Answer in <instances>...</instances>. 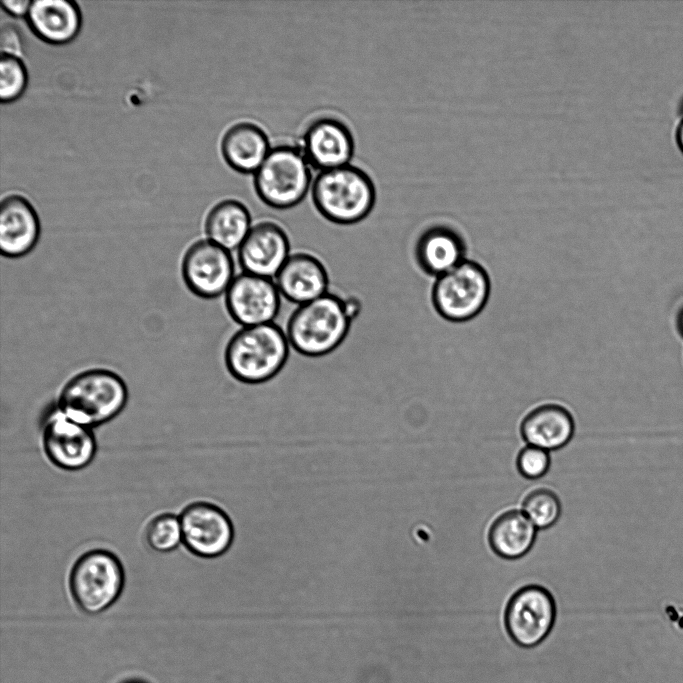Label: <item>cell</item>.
Wrapping results in <instances>:
<instances>
[{
  "instance_id": "cell-2",
  "label": "cell",
  "mask_w": 683,
  "mask_h": 683,
  "mask_svg": "<svg viewBox=\"0 0 683 683\" xmlns=\"http://www.w3.org/2000/svg\"><path fill=\"white\" fill-rule=\"evenodd\" d=\"M290 347L286 332L274 322L242 327L229 339L224 361L236 380L261 384L282 370Z\"/></svg>"
},
{
  "instance_id": "cell-9",
  "label": "cell",
  "mask_w": 683,
  "mask_h": 683,
  "mask_svg": "<svg viewBox=\"0 0 683 683\" xmlns=\"http://www.w3.org/2000/svg\"><path fill=\"white\" fill-rule=\"evenodd\" d=\"M234 271L230 251L208 239L193 243L186 250L181 264L186 287L205 299L225 294L236 276Z\"/></svg>"
},
{
  "instance_id": "cell-31",
  "label": "cell",
  "mask_w": 683,
  "mask_h": 683,
  "mask_svg": "<svg viewBox=\"0 0 683 683\" xmlns=\"http://www.w3.org/2000/svg\"><path fill=\"white\" fill-rule=\"evenodd\" d=\"M121 683H148V682L143 680V679H140V678H129V679L122 681Z\"/></svg>"
},
{
  "instance_id": "cell-5",
  "label": "cell",
  "mask_w": 683,
  "mask_h": 683,
  "mask_svg": "<svg viewBox=\"0 0 683 683\" xmlns=\"http://www.w3.org/2000/svg\"><path fill=\"white\" fill-rule=\"evenodd\" d=\"M310 168L300 146L278 144L271 147L254 173L253 184L257 196L274 209L284 210L296 206L310 189Z\"/></svg>"
},
{
  "instance_id": "cell-4",
  "label": "cell",
  "mask_w": 683,
  "mask_h": 683,
  "mask_svg": "<svg viewBox=\"0 0 683 683\" xmlns=\"http://www.w3.org/2000/svg\"><path fill=\"white\" fill-rule=\"evenodd\" d=\"M312 201L328 221L351 225L365 219L376 201L371 177L360 167L347 164L319 172L312 182Z\"/></svg>"
},
{
  "instance_id": "cell-22",
  "label": "cell",
  "mask_w": 683,
  "mask_h": 683,
  "mask_svg": "<svg viewBox=\"0 0 683 683\" xmlns=\"http://www.w3.org/2000/svg\"><path fill=\"white\" fill-rule=\"evenodd\" d=\"M537 529L522 511L501 514L491 525L488 540L492 550L506 559L525 555L532 547Z\"/></svg>"
},
{
  "instance_id": "cell-7",
  "label": "cell",
  "mask_w": 683,
  "mask_h": 683,
  "mask_svg": "<svg viewBox=\"0 0 683 683\" xmlns=\"http://www.w3.org/2000/svg\"><path fill=\"white\" fill-rule=\"evenodd\" d=\"M490 294V280L478 263L464 260L437 277L432 289L436 311L445 319L463 322L481 312Z\"/></svg>"
},
{
  "instance_id": "cell-18",
  "label": "cell",
  "mask_w": 683,
  "mask_h": 683,
  "mask_svg": "<svg viewBox=\"0 0 683 683\" xmlns=\"http://www.w3.org/2000/svg\"><path fill=\"white\" fill-rule=\"evenodd\" d=\"M220 149L230 168L242 174H254L271 147L266 132L259 125L243 121L226 130Z\"/></svg>"
},
{
  "instance_id": "cell-21",
  "label": "cell",
  "mask_w": 683,
  "mask_h": 683,
  "mask_svg": "<svg viewBox=\"0 0 683 683\" xmlns=\"http://www.w3.org/2000/svg\"><path fill=\"white\" fill-rule=\"evenodd\" d=\"M248 208L240 201L226 199L208 212L204 229L207 239L228 250H238L252 228Z\"/></svg>"
},
{
  "instance_id": "cell-12",
  "label": "cell",
  "mask_w": 683,
  "mask_h": 683,
  "mask_svg": "<svg viewBox=\"0 0 683 683\" xmlns=\"http://www.w3.org/2000/svg\"><path fill=\"white\" fill-rule=\"evenodd\" d=\"M281 297L272 278L242 272L227 289L225 306L231 318L242 327L256 326L274 321Z\"/></svg>"
},
{
  "instance_id": "cell-20",
  "label": "cell",
  "mask_w": 683,
  "mask_h": 683,
  "mask_svg": "<svg viewBox=\"0 0 683 683\" xmlns=\"http://www.w3.org/2000/svg\"><path fill=\"white\" fill-rule=\"evenodd\" d=\"M464 253L462 238L443 226L427 229L415 246V258L420 268L437 277L464 261Z\"/></svg>"
},
{
  "instance_id": "cell-8",
  "label": "cell",
  "mask_w": 683,
  "mask_h": 683,
  "mask_svg": "<svg viewBox=\"0 0 683 683\" xmlns=\"http://www.w3.org/2000/svg\"><path fill=\"white\" fill-rule=\"evenodd\" d=\"M555 619L554 598L539 585L519 589L508 601L504 612L506 632L522 648L541 644L550 634Z\"/></svg>"
},
{
  "instance_id": "cell-13",
  "label": "cell",
  "mask_w": 683,
  "mask_h": 683,
  "mask_svg": "<svg viewBox=\"0 0 683 683\" xmlns=\"http://www.w3.org/2000/svg\"><path fill=\"white\" fill-rule=\"evenodd\" d=\"M300 148L309 165L321 172L349 164L355 143L351 130L343 121L322 116L308 124Z\"/></svg>"
},
{
  "instance_id": "cell-10",
  "label": "cell",
  "mask_w": 683,
  "mask_h": 683,
  "mask_svg": "<svg viewBox=\"0 0 683 683\" xmlns=\"http://www.w3.org/2000/svg\"><path fill=\"white\" fill-rule=\"evenodd\" d=\"M42 445L49 461L67 471L87 467L97 453L93 430L69 419L57 408L44 421Z\"/></svg>"
},
{
  "instance_id": "cell-1",
  "label": "cell",
  "mask_w": 683,
  "mask_h": 683,
  "mask_svg": "<svg viewBox=\"0 0 683 683\" xmlns=\"http://www.w3.org/2000/svg\"><path fill=\"white\" fill-rule=\"evenodd\" d=\"M124 380L107 369H89L72 377L60 391L56 408L69 419L89 428L117 417L128 401Z\"/></svg>"
},
{
  "instance_id": "cell-6",
  "label": "cell",
  "mask_w": 683,
  "mask_h": 683,
  "mask_svg": "<svg viewBox=\"0 0 683 683\" xmlns=\"http://www.w3.org/2000/svg\"><path fill=\"white\" fill-rule=\"evenodd\" d=\"M124 584L120 559L105 549H93L78 557L68 579L74 603L88 615L100 614L114 605Z\"/></svg>"
},
{
  "instance_id": "cell-11",
  "label": "cell",
  "mask_w": 683,
  "mask_h": 683,
  "mask_svg": "<svg viewBox=\"0 0 683 683\" xmlns=\"http://www.w3.org/2000/svg\"><path fill=\"white\" fill-rule=\"evenodd\" d=\"M182 543L201 558H216L226 553L234 539V528L229 516L217 505L194 502L186 506L180 516Z\"/></svg>"
},
{
  "instance_id": "cell-17",
  "label": "cell",
  "mask_w": 683,
  "mask_h": 683,
  "mask_svg": "<svg viewBox=\"0 0 683 683\" xmlns=\"http://www.w3.org/2000/svg\"><path fill=\"white\" fill-rule=\"evenodd\" d=\"M26 20L39 39L53 45L71 42L82 25L79 6L70 0H34Z\"/></svg>"
},
{
  "instance_id": "cell-14",
  "label": "cell",
  "mask_w": 683,
  "mask_h": 683,
  "mask_svg": "<svg viewBox=\"0 0 683 683\" xmlns=\"http://www.w3.org/2000/svg\"><path fill=\"white\" fill-rule=\"evenodd\" d=\"M286 231L273 221L253 225L238 249L242 272L274 278L290 256Z\"/></svg>"
},
{
  "instance_id": "cell-32",
  "label": "cell",
  "mask_w": 683,
  "mask_h": 683,
  "mask_svg": "<svg viewBox=\"0 0 683 683\" xmlns=\"http://www.w3.org/2000/svg\"><path fill=\"white\" fill-rule=\"evenodd\" d=\"M679 112H680L681 117H683V100H682V102H681V104H680Z\"/></svg>"
},
{
  "instance_id": "cell-15",
  "label": "cell",
  "mask_w": 683,
  "mask_h": 683,
  "mask_svg": "<svg viewBox=\"0 0 683 683\" xmlns=\"http://www.w3.org/2000/svg\"><path fill=\"white\" fill-rule=\"evenodd\" d=\"M40 221L33 205L23 196L12 194L0 204V250L4 257L29 254L40 237Z\"/></svg>"
},
{
  "instance_id": "cell-24",
  "label": "cell",
  "mask_w": 683,
  "mask_h": 683,
  "mask_svg": "<svg viewBox=\"0 0 683 683\" xmlns=\"http://www.w3.org/2000/svg\"><path fill=\"white\" fill-rule=\"evenodd\" d=\"M146 541L158 553H169L182 543L180 518L170 513L156 516L146 529Z\"/></svg>"
},
{
  "instance_id": "cell-29",
  "label": "cell",
  "mask_w": 683,
  "mask_h": 683,
  "mask_svg": "<svg viewBox=\"0 0 683 683\" xmlns=\"http://www.w3.org/2000/svg\"><path fill=\"white\" fill-rule=\"evenodd\" d=\"M675 140H676V143H677L679 149L683 153V117H681V119L677 125L676 131H675Z\"/></svg>"
},
{
  "instance_id": "cell-25",
  "label": "cell",
  "mask_w": 683,
  "mask_h": 683,
  "mask_svg": "<svg viewBox=\"0 0 683 683\" xmlns=\"http://www.w3.org/2000/svg\"><path fill=\"white\" fill-rule=\"evenodd\" d=\"M28 74L21 58L1 54L0 59V100L10 103L18 99L26 89Z\"/></svg>"
},
{
  "instance_id": "cell-23",
  "label": "cell",
  "mask_w": 683,
  "mask_h": 683,
  "mask_svg": "<svg viewBox=\"0 0 683 683\" xmlns=\"http://www.w3.org/2000/svg\"><path fill=\"white\" fill-rule=\"evenodd\" d=\"M524 514L536 528L545 529L553 525L561 514V503L557 495L545 488L530 492L522 504Z\"/></svg>"
},
{
  "instance_id": "cell-30",
  "label": "cell",
  "mask_w": 683,
  "mask_h": 683,
  "mask_svg": "<svg viewBox=\"0 0 683 683\" xmlns=\"http://www.w3.org/2000/svg\"><path fill=\"white\" fill-rule=\"evenodd\" d=\"M677 329L680 332V334L683 336V308L680 309V311L677 315Z\"/></svg>"
},
{
  "instance_id": "cell-26",
  "label": "cell",
  "mask_w": 683,
  "mask_h": 683,
  "mask_svg": "<svg viewBox=\"0 0 683 683\" xmlns=\"http://www.w3.org/2000/svg\"><path fill=\"white\" fill-rule=\"evenodd\" d=\"M550 456L548 451L528 445L517 457V468L521 475L528 479L542 477L549 469Z\"/></svg>"
},
{
  "instance_id": "cell-27",
  "label": "cell",
  "mask_w": 683,
  "mask_h": 683,
  "mask_svg": "<svg viewBox=\"0 0 683 683\" xmlns=\"http://www.w3.org/2000/svg\"><path fill=\"white\" fill-rule=\"evenodd\" d=\"M1 54H9L21 57L23 54V41L19 29L12 23H5L0 33Z\"/></svg>"
},
{
  "instance_id": "cell-3",
  "label": "cell",
  "mask_w": 683,
  "mask_h": 683,
  "mask_svg": "<svg viewBox=\"0 0 683 683\" xmlns=\"http://www.w3.org/2000/svg\"><path fill=\"white\" fill-rule=\"evenodd\" d=\"M352 318L345 299L333 293L297 306L287 322L290 346L307 357L333 352L346 338Z\"/></svg>"
},
{
  "instance_id": "cell-19",
  "label": "cell",
  "mask_w": 683,
  "mask_h": 683,
  "mask_svg": "<svg viewBox=\"0 0 683 683\" xmlns=\"http://www.w3.org/2000/svg\"><path fill=\"white\" fill-rule=\"evenodd\" d=\"M574 421L570 412L556 404L532 410L522 421L521 434L528 445L546 451L566 445L573 436Z\"/></svg>"
},
{
  "instance_id": "cell-16",
  "label": "cell",
  "mask_w": 683,
  "mask_h": 683,
  "mask_svg": "<svg viewBox=\"0 0 683 683\" xmlns=\"http://www.w3.org/2000/svg\"><path fill=\"white\" fill-rule=\"evenodd\" d=\"M274 281L281 296L298 306L328 293L329 287L325 266L307 252L291 254Z\"/></svg>"
},
{
  "instance_id": "cell-28",
  "label": "cell",
  "mask_w": 683,
  "mask_h": 683,
  "mask_svg": "<svg viewBox=\"0 0 683 683\" xmlns=\"http://www.w3.org/2000/svg\"><path fill=\"white\" fill-rule=\"evenodd\" d=\"M32 1L29 0H2L1 6L8 14L14 17H22L27 15Z\"/></svg>"
}]
</instances>
